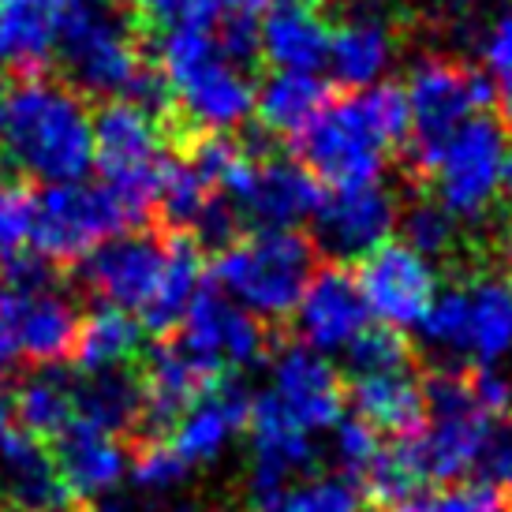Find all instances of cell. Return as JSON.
Here are the masks:
<instances>
[{"label":"cell","mask_w":512,"mask_h":512,"mask_svg":"<svg viewBox=\"0 0 512 512\" xmlns=\"http://www.w3.org/2000/svg\"><path fill=\"white\" fill-rule=\"evenodd\" d=\"M128 225V210L109 187L68 180V184H49L34 199L30 243L49 262H79Z\"/></svg>","instance_id":"8fae6325"},{"label":"cell","mask_w":512,"mask_h":512,"mask_svg":"<svg viewBox=\"0 0 512 512\" xmlns=\"http://www.w3.org/2000/svg\"><path fill=\"white\" fill-rule=\"evenodd\" d=\"M408 139L404 86L374 83L326 101L296 135L299 165L329 187L374 184L393 146Z\"/></svg>","instance_id":"6da1fadb"},{"label":"cell","mask_w":512,"mask_h":512,"mask_svg":"<svg viewBox=\"0 0 512 512\" xmlns=\"http://www.w3.org/2000/svg\"><path fill=\"white\" fill-rule=\"evenodd\" d=\"M221 199L228 202L236 221L251 228H299L318 210L322 187L299 161L251 157V165Z\"/></svg>","instance_id":"2e32d148"},{"label":"cell","mask_w":512,"mask_h":512,"mask_svg":"<svg viewBox=\"0 0 512 512\" xmlns=\"http://www.w3.org/2000/svg\"><path fill=\"white\" fill-rule=\"evenodd\" d=\"M389 512H505V501L479 483L441 486V490H419L408 501H400Z\"/></svg>","instance_id":"f35d334b"},{"label":"cell","mask_w":512,"mask_h":512,"mask_svg":"<svg viewBox=\"0 0 512 512\" xmlns=\"http://www.w3.org/2000/svg\"><path fill=\"white\" fill-rule=\"evenodd\" d=\"M53 441H57V449H53L57 468L75 501H98L105 494H113L128 471V453L120 449V438L94 427V423L72 419Z\"/></svg>","instance_id":"44dd1931"},{"label":"cell","mask_w":512,"mask_h":512,"mask_svg":"<svg viewBox=\"0 0 512 512\" xmlns=\"http://www.w3.org/2000/svg\"><path fill=\"white\" fill-rule=\"evenodd\" d=\"M344 393L337 370L326 356L311 352L307 344L285 348L273 359L270 385L258 400H251V419L262 427L296 430L307 438H318L341 423Z\"/></svg>","instance_id":"30bf717a"},{"label":"cell","mask_w":512,"mask_h":512,"mask_svg":"<svg viewBox=\"0 0 512 512\" xmlns=\"http://www.w3.org/2000/svg\"><path fill=\"white\" fill-rule=\"evenodd\" d=\"M314 236L318 247L337 262H359L374 247H382L400 221L397 195L374 184L333 187V195H322L314 210Z\"/></svg>","instance_id":"e0dca14e"},{"label":"cell","mask_w":512,"mask_h":512,"mask_svg":"<svg viewBox=\"0 0 512 512\" xmlns=\"http://www.w3.org/2000/svg\"><path fill=\"white\" fill-rule=\"evenodd\" d=\"M281 4H303V8H314V4H322V0H281Z\"/></svg>","instance_id":"7dc6e473"},{"label":"cell","mask_w":512,"mask_h":512,"mask_svg":"<svg viewBox=\"0 0 512 512\" xmlns=\"http://www.w3.org/2000/svg\"><path fill=\"white\" fill-rule=\"evenodd\" d=\"M393 57H397V38L382 15L356 12L337 27H329L326 68L344 90H367L382 83Z\"/></svg>","instance_id":"603a6c76"},{"label":"cell","mask_w":512,"mask_h":512,"mask_svg":"<svg viewBox=\"0 0 512 512\" xmlns=\"http://www.w3.org/2000/svg\"><path fill=\"white\" fill-rule=\"evenodd\" d=\"M176 329V348L206 382L240 374L266 356V333L258 318L236 307L221 288H199Z\"/></svg>","instance_id":"4fadbf2b"},{"label":"cell","mask_w":512,"mask_h":512,"mask_svg":"<svg viewBox=\"0 0 512 512\" xmlns=\"http://www.w3.org/2000/svg\"><path fill=\"white\" fill-rule=\"evenodd\" d=\"M214 4L217 19H225V15H258L270 0H210Z\"/></svg>","instance_id":"ee69618b"},{"label":"cell","mask_w":512,"mask_h":512,"mask_svg":"<svg viewBox=\"0 0 512 512\" xmlns=\"http://www.w3.org/2000/svg\"><path fill=\"white\" fill-rule=\"evenodd\" d=\"M79 311L42 262L19 255L0 266V370L53 367L72 356Z\"/></svg>","instance_id":"5b68a950"},{"label":"cell","mask_w":512,"mask_h":512,"mask_svg":"<svg viewBox=\"0 0 512 512\" xmlns=\"http://www.w3.org/2000/svg\"><path fill=\"white\" fill-rule=\"evenodd\" d=\"M296 333L318 356L344 352L370 326V311L359 296L356 277L344 266H329L307 281L296 303Z\"/></svg>","instance_id":"ac0fdd59"},{"label":"cell","mask_w":512,"mask_h":512,"mask_svg":"<svg viewBox=\"0 0 512 512\" xmlns=\"http://www.w3.org/2000/svg\"><path fill=\"white\" fill-rule=\"evenodd\" d=\"M266 512H363V498L348 479H303Z\"/></svg>","instance_id":"836d02e7"},{"label":"cell","mask_w":512,"mask_h":512,"mask_svg":"<svg viewBox=\"0 0 512 512\" xmlns=\"http://www.w3.org/2000/svg\"><path fill=\"white\" fill-rule=\"evenodd\" d=\"M314 277V243L296 228H255L217 251L214 285L236 307L277 322L296 311L299 296Z\"/></svg>","instance_id":"277c9868"},{"label":"cell","mask_w":512,"mask_h":512,"mask_svg":"<svg viewBox=\"0 0 512 512\" xmlns=\"http://www.w3.org/2000/svg\"><path fill=\"white\" fill-rule=\"evenodd\" d=\"M509 135L494 116L475 113L456 131H449L430 154L415 165L430 176L434 202L456 221H483L501 195Z\"/></svg>","instance_id":"ba28073f"},{"label":"cell","mask_w":512,"mask_h":512,"mask_svg":"<svg viewBox=\"0 0 512 512\" xmlns=\"http://www.w3.org/2000/svg\"><path fill=\"white\" fill-rule=\"evenodd\" d=\"M202 288V251L195 236L176 232L169 236V270L161 281V292L150 303V311L139 318L146 333H169L180 326V318L187 314L195 292Z\"/></svg>","instance_id":"1f68e13d"},{"label":"cell","mask_w":512,"mask_h":512,"mask_svg":"<svg viewBox=\"0 0 512 512\" xmlns=\"http://www.w3.org/2000/svg\"><path fill=\"white\" fill-rule=\"evenodd\" d=\"M404 101H408V139H412V154L419 161L449 131H456L475 113H483L494 101V90H490V79L468 64L427 57L408 72Z\"/></svg>","instance_id":"7c38bea8"},{"label":"cell","mask_w":512,"mask_h":512,"mask_svg":"<svg viewBox=\"0 0 512 512\" xmlns=\"http://www.w3.org/2000/svg\"><path fill=\"white\" fill-rule=\"evenodd\" d=\"M4 101L8 98H4V90H0V124H4Z\"/></svg>","instance_id":"681fc988"},{"label":"cell","mask_w":512,"mask_h":512,"mask_svg":"<svg viewBox=\"0 0 512 512\" xmlns=\"http://www.w3.org/2000/svg\"><path fill=\"white\" fill-rule=\"evenodd\" d=\"M483 75L512 128V12L498 15L483 34Z\"/></svg>","instance_id":"60d3db41"},{"label":"cell","mask_w":512,"mask_h":512,"mask_svg":"<svg viewBox=\"0 0 512 512\" xmlns=\"http://www.w3.org/2000/svg\"><path fill=\"white\" fill-rule=\"evenodd\" d=\"M251 427V468H247V498L255 512H266L273 501L285 494L288 486L307 479L318 464V445L307 434L281 427Z\"/></svg>","instance_id":"7402d4cb"},{"label":"cell","mask_w":512,"mask_h":512,"mask_svg":"<svg viewBox=\"0 0 512 512\" xmlns=\"http://www.w3.org/2000/svg\"><path fill=\"white\" fill-rule=\"evenodd\" d=\"M329 101V86L318 72H277L255 90V113L273 135L296 139L311 124V116Z\"/></svg>","instance_id":"f1b7e54d"},{"label":"cell","mask_w":512,"mask_h":512,"mask_svg":"<svg viewBox=\"0 0 512 512\" xmlns=\"http://www.w3.org/2000/svg\"><path fill=\"white\" fill-rule=\"evenodd\" d=\"M169 270V236L116 232L83 258V281L109 307L143 318Z\"/></svg>","instance_id":"5bb4252c"},{"label":"cell","mask_w":512,"mask_h":512,"mask_svg":"<svg viewBox=\"0 0 512 512\" xmlns=\"http://www.w3.org/2000/svg\"><path fill=\"white\" fill-rule=\"evenodd\" d=\"M471 479L486 490H494L505 509H512V419H494V427L486 430V441L479 456H475V468Z\"/></svg>","instance_id":"d590c367"},{"label":"cell","mask_w":512,"mask_h":512,"mask_svg":"<svg viewBox=\"0 0 512 512\" xmlns=\"http://www.w3.org/2000/svg\"><path fill=\"white\" fill-rule=\"evenodd\" d=\"M206 385L210 382L187 363V356L176 344H165V348L150 352L143 378H139V393H143L139 427L150 430V434L169 430L180 419V412L199 397Z\"/></svg>","instance_id":"484cf974"},{"label":"cell","mask_w":512,"mask_h":512,"mask_svg":"<svg viewBox=\"0 0 512 512\" xmlns=\"http://www.w3.org/2000/svg\"><path fill=\"white\" fill-rule=\"evenodd\" d=\"M378 453H382V438H378V430L367 427L363 419H341V423L333 427V456H337V464H341L348 475L363 479Z\"/></svg>","instance_id":"b9f144b4"},{"label":"cell","mask_w":512,"mask_h":512,"mask_svg":"<svg viewBox=\"0 0 512 512\" xmlns=\"http://www.w3.org/2000/svg\"><path fill=\"white\" fill-rule=\"evenodd\" d=\"M12 512H23V509H12Z\"/></svg>","instance_id":"816d5d0a"},{"label":"cell","mask_w":512,"mask_h":512,"mask_svg":"<svg viewBox=\"0 0 512 512\" xmlns=\"http://www.w3.org/2000/svg\"><path fill=\"white\" fill-rule=\"evenodd\" d=\"M161 116L135 101H109L94 120V165L101 180L139 225L157 210V187L165 172Z\"/></svg>","instance_id":"9c48e42d"},{"label":"cell","mask_w":512,"mask_h":512,"mask_svg":"<svg viewBox=\"0 0 512 512\" xmlns=\"http://www.w3.org/2000/svg\"><path fill=\"white\" fill-rule=\"evenodd\" d=\"M157 75L191 128L225 135L255 113L251 72L225 57L210 27H169L157 42Z\"/></svg>","instance_id":"3957f363"},{"label":"cell","mask_w":512,"mask_h":512,"mask_svg":"<svg viewBox=\"0 0 512 512\" xmlns=\"http://www.w3.org/2000/svg\"><path fill=\"white\" fill-rule=\"evenodd\" d=\"M8 423H12V397H8L4 385H0V438L8 434Z\"/></svg>","instance_id":"f6af8a7d"},{"label":"cell","mask_w":512,"mask_h":512,"mask_svg":"<svg viewBox=\"0 0 512 512\" xmlns=\"http://www.w3.org/2000/svg\"><path fill=\"white\" fill-rule=\"evenodd\" d=\"M217 202L214 187L202 180V172L191 165V157H169L157 187V210L176 228H199L206 210Z\"/></svg>","instance_id":"d6a6232c"},{"label":"cell","mask_w":512,"mask_h":512,"mask_svg":"<svg viewBox=\"0 0 512 512\" xmlns=\"http://www.w3.org/2000/svg\"><path fill=\"white\" fill-rule=\"evenodd\" d=\"M30 221H34V195L12 176H0V266L15 262L30 243Z\"/></svg>","instance_id":"8d00e7d4"},{"label":"cell","mask_w":512,"mask_h":512,"mask_svg":"<svg viewBox=\"0 0 512 512\" xmlns=\"http://www.w3.org/2000/svg\"><path fill=\"white\" fill-rule=\"evenodd\" d=\"M143 337H146V329L135 314L105 303V307L90 311L86 318H79L72 356L83 374L124 370L131 359L143 352Z\"/></svg>","instance_id":"83f0119b"},{"label":"cell","mask_w":512,"mask_h":512,"mask_svg":"<svg viewBox=\"0 0 512 512\" xmlns=\"http://www.w3.org/2000/svg\"><path fill=\"white\" fill-rule=\"evenodd\" d=\"M356 285L367 311L382 326L404 333L419 326L423 314L430 311V303L438 296V273H434V262L412 251L408 243L385 240L382 247L359 258Z\"/></svg>","instance_id":"9a60e30c"},{"label":"cell","mask_w":512,"mask_h":512,"mask_svg":"<svg viewBox=\"0 0 512 512\" xmlns=\"http://www.w3.org/2000/svg\"><path fill=\"white\" fill-rule=\"evenodd\" d=\"M344 359L356 374H382V370H408V344L397 329L389 326H367L356 341L344 348Z\"/></svg>","instance_id":"e575fe53"},{"label":"cell","mask_w":512,"mask_h":512,"mask_svg":"<svg viewBox=\"0 0 512 512\" xmlns=\"http://www.w3.org/2000/svg\"><path fill=\"white\" fill-rule=\"evenodd\" d=\"M464 4H479V0H464Z\"/></svg>","instance_id":"f907efd6"},{"label":"cell","mask_w":512,"mask_h":512,"mask_svg":"<svg viewBox=\"0 0 512 512\" xmlns=\"http://www.w3.org/2000/svg\"><path fill=\"white\" fill-rule=\"evenodd\" d=\"M251 419V400L236 382L217 378L187 404L180 419L169 427V449L187 468L210 464L240 438Z\"/></svg>","instance_id":"d6986e66"},{"label":"cell","mask_w":512,"mask_h":512,"mask_svg":"<svg viewBox=\"0 0 512 512\" xmlns=\"http://www.w3.org/2000/svg\"><path fill=\"white\" fill-rule=\"evenodd\" d=\"M348 404L356 419L393 438H412L427 419V393L412 370L356 374L348 389Z\"/></svg>","instance_id":"cb8c5ba5"},{"label":"cell","mask_w":512,"mask_h":512,"mask_svg":"<svg viewBox=\"0 0 512 512\" xmlns=\"http://www.w3.org/2000/svg\"><path fill=\"white\" fill-rule=\"evenodd\" d=\"M12 415L23 434L34 438H57L75 419V378L57 367H42L27 374L12 397Z\"/></svg>","instance_id":"4dcf8cb0"},{"label":"cell","mask_w":512,"mask_h":512,"mask_svg":"<svg viewBox=\"0 0 512 512\" xmlns=\"http://www.w3.org/2000/svg\"><path fill=\"white\" fill-rule=\"evenodd\" d=\"M419 337L438 363L498 367L512 356V285L501 277H471L434 296Z\"/></svg>","instance_id":"8992f818"},{"label":"cell","mask_w":512,"mask_h":512,"mask_svg":"<svg viewBox=\"0 0 512 512\" xmlns=\"http://www.w3.org/2000/svg\"><path fill=\"white\" fill-rule=\"evenodd\" d=\"M456 225H460V221H456L449 210H441L434 199L415 202L412 210L404 214V221H400V228H404V243L427 258H438L453 247Z\"/></svg>","instance_id":"74e56055"},{"label":"cell","mask_w":512,"mask_h":512,"mask_svg":"<svg viewBox=\"0 0 512 512\" xmlns=\"http://www.w3.org/2000/svg\"><path fill=\"white\" fill-rule=\"evenodd\" d=\"M0 490L23 512H72L75 498L57 468V456L34 434L0 438Z\"/></svg>","instance_id":"ffe728a7"},{"label":"cell","mask_w":512,"mask_h":512,"mask_svg":"<svg viewBox=\"0 0 512 512\" xmlns=\"http://www.w3.org/2000/svg\"><path fill=\"white\" fill-rule=\"evenodd\" d=\"M191 468H187L180 456L169 449V441H143V449L131 460V483L139 486L143 494H169L184 483Z\"/></svg>","instance_id":"ab89813d"},{"label":"cell","mask_w":512,"mask_h":512,"mask_svg":"<svg viewBox=\"0 0 512 512\" xmlns=\"http://www.w3.org/2000/svg\"><path fill=\"white\" fill-rule=\"evenodd\" d=\"M139 412H143V393L139 378L128 370H98L75 378V419L120 438L124 430L139 427Z\"/></svg>","instance_id":"f546056e"},{"label":"cell","mask_w":512,"mask_h":512,"mask_svg":"<svg viewBox=\"0 0 512 512\" xmlns=\"http://www.w3.org/2000/svg\"><path fill=\"white\" fill-rule=\"evenodd\" d=\"M169 512H195V509H191V505H172Z\"/></svg>","instance_id":"c3c4849f"},{"label":"cell","mask_w":512,"mask_h":512,"mask_svg":"<svg viewBox=\"0 0 512 512\" xmlns=\"http://www.w3.org/2000/svg\"><path fill=\"white\" fill-rule=\"evenodd\" d=\"M57 57V19L45 0H0V68L34 79Z\"/></svg>","instance_id":"4316f807"},{"label":"cell","mask_w":512,"mask_h":512,"mask_svg":"<svg viewBox=\"0 0 512 512\" xmlns=\"http://www.w3.org/2000/svg\"><path fill=\"white\" fill-rule=\"evenodd\" d=\"M0 146L15 169L45 187L83 180L94 169V116L79 90L34 75L4 101Z\"/></svg>","instance_id":"7a4b0ae2"},{"label":"cell","mask_w":512,"mask_h":512,"mask_svg":"<svg viewBox=\"0 0 512 512\" xmlns=\"http://www.w3.org/2000/svg\"><path fill=\"white\" fill-rule=\"evenodd\" d=\"M471 393L483 404L494 419H505L512 412V382L505 374H498V367H479L475 374H468Z\"/></svg>","instance_id":"7bdbcfd3"},{"label":"cell","mask_w":512,"mask_h":512,"mask_svg":"<svg viewBox=\"0 0 512 512\" xmlns=\"http://www.w3.org/2000/svg\"><path fill=\"white\" fill-rule=\"evenodd\" d=\"M329 23L314 8L277 4L258 23V57H266L277 72H318L326 68Z\"/></svg>","instance_id":"d4e9b609"},{"label":"cell","mask_w":512,"mask_h":512,"mask_svg":"<svg viewBox=\"0 0 512 512\" xmlns=\"http://www.w3.org/2000/svg\"><path fill=\"white\" fill-rule=\"evenodd\" d=\"M505 262H509L512 270V214H509V225H505Z\"/></svg>","instance_id":"bcb514c9"},{"label":"cell","mask_w":512,"mask_h":512,"mask_svg":"<svg viewBox=\"0 0 512 512\" xmlns=\"http://www.w3.org/2000/svg\"><path fill=\"white\" fill-rule=\"evenodd\" d=\"M427 393V419L412 438H400V449L412 464L419 486L468 479L475 456L483 449L486 430L494 427V415L471 393L468 374L445 370L423 385Z\"/></svg>","instance_id":"52a82bcc"}]
</instances>
